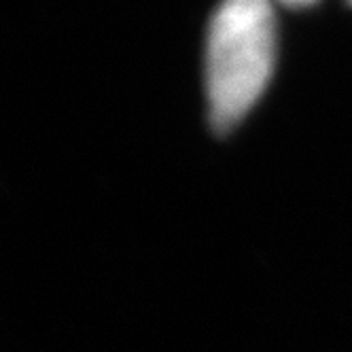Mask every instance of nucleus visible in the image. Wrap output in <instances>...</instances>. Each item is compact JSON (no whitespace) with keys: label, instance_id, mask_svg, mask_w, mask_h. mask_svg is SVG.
I'll return each mask as SVG.
<instances>
[{"label":"nucleus","instance_id":"obj_1","mask_svg":"<svg viewBox=\"0 0 352 352\" xmlns=\"http://www.w3.org/2000/svg\"><path fill=\"white\" fill-rule=\"evenodd\" d=\"M276 64V15L267 3L238 0L217 9L206 43L210 123L232 132L257 104Z\"/></svg>","mask_w":352,"mask_h":352},{"label":"nucleus","instance_id":"obj_2","mask_svg":"<svg viewBox=\"0 0 352 352\" xmlns=\"http://www.w3.org/2000/svg\"><path fill=\"white\" fill-rule=\"evenodd\" d=\"M287 7L289 9H310V7H314V3H287Z\"/></svg>","mask_w":352,"mask_h":352}]
</instances>
